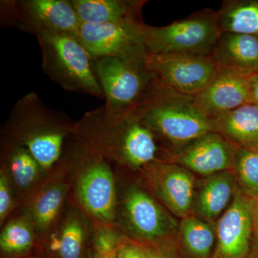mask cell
I'll list each match as a JSON object with an SVG mask.
<instances>
[{"mask_svg": "<svg viewBox=\"0 0 258 258\" xmlns=\"http://www.w3.org/2000/svg\"><path fill=\"white\" fill-rule=\"evenodd\" d=\"M149 242L152 244L143 246L148 258H184L178 248L176 237Z\"/></svg>", "mask_w": 258, "mask_h": 258, "instance_id": "obj_26", "label": "cell"}, {"mask_svg": "<svg viewBox=\"0 0 258 258\" xmlns=\"http://www.w3.org/2000/svg\"><path fill=\"white\" fill-rule=\"evenodd\" d=\"M33 242L30 227L21 220L12 222L2 232L0 246L7 253H20L28 250Z\"/></svg>", "mask_w": 258, "mask_h": 258, "instance_id": "obj_24", "label": "cell"}, {"mask_svg": "<svg viewBox=\"0 0 258 258\" xmlns=\"http://www.w3.org/2000/svg\"><path fill=\"white\" fill-rule=\"evenodd\" d=\"M79 180V195L88 211L103 221L114 218L115 189L111 169L102 161H93Z\"/></svg>", "mask_w": 258, "mask_h": 258, "instance_id": "obj_13", "label": "cell"}, {"mask_svg": "<svg viewBox=\"0 0 258 258\" xmlns=\"http://www.w3.org/2000/svg\"><path fill=\"white\" fill-rule=\"evenodd\" d=\"M256 198L257 199L254 200V220H258V195Z\"/></svg>", "mask_w": 258, "mask_h": 258, "instance_id": "obj_32", "label": "cell"}, {"mask_svg": "<svg viewBox=\"0 0 258 258\" xmlns=\"http://www.w3.org/2000/svg\"><path fill=\"white\" fill-rule=\"evenodd\" d=\"M234 174L246 195H258V149L237 147L234 157Z\"/></svg>", "mask_w": 258, "mask_h": 258, "instance_id": "obj_21", "label": "cell"}, {"mask_svg": "<svg viewBox=\"0 0 258 258\" xmlns=\"http://www.w3.org/2000/svg\"><path fill=\"white\" fill-rule=\"evenodd\" d=\"M146 64L161 86L176 94L191 97L208 87L219 69L210 56L181 54H148Z\"/></svg>", "mask_w": 258, "mask_h": 258, "instance_id": "obj_5", "label": "cell"}, {"mask_svg": "<svg viewBox=\"0 0 258 258\" xmlns=\"http://www.w3.org/2000/svg\"><path fill=\"white\" fill-rule=\"evenodd\" d=\"M233 171L227 170L208 176L195 195L194 210L202 220L214 222L227 208L237 190Z\"/></svg>", "mask_w": 258, "mask_h": 258, "instance_id": "obj_16", "label": "cell"}, {"mask_svg": "<svg viewBox=\"0 0 258 258\" xmlns=\"http://www.w3.org/2000/svg\"><path fill=\"white\" fill-rule=\"evenodd\" d=\"M123 136L118 157L131 167L146 166L157 161L159 148L154 134L132 115L123 121Z\"/></svg>", "mask_w": 258, "mask_h": 258, "instance_id": "obj_18", "label": "cell"}, {"mask_svg": "<svg viewBox=\"0 0 258 258\" xmlns=\"http://www.w3.org/2000/svg\"><path fill=\"white\" fill-rule=\"evenodd\" d=\"M7 159L13 179L20 187L31 184L41 168L28 149L21 146L10 144Z\"/></svg>", "mask_w": 258, "mask_h": 258, "instance_id": "obj_22", "label": "cell"}, {"mask_svg": "<svg viewBox=\"0 0 258 258\" xmlns=\"http://www.w3.org/2000/svg\"><path fill=\"white\" fill-rule=\"evenodd\" d=\"M144 24L81 23L77 37L95 60L144 59L148 55L141 36Z\"/></svg>", "mask_w": 258, "mask_h": 258, "instance_id": "obj_6", "label": "cell"}, {"mask_svg": "<svg viewBox=\"0 0 258 258\" xmlns=\"http://www.w3.org/2000/svg\"><path fill=\"white\" fill-rule=\"evenodd\" d=\"M194 101L204 114L210 120L214 119L251 103L249 78L219 69L215 79L203 91L194 97Z\"/></svg>", "mask_w": 258, "mask_h": 258, "instance_id": "obj_12", "label": "cell"}, {"mask_svg": "<svg viewBox=\"0 0 258 258\" xmlns=\"http://www.w3.org/2000/svg\"><path fill=\"white\" fill-rule=\"evenodd\" d=\"M125 208L132 230L143 240L156 242L176 237L179 224L175 219L142 190L129 191Z\"/></svg>", "mask_w": 258, "mask_h": 258, "instance_id": "obj_11", "label": "cell"}, {"mask_svg": "<svg viewBox=\"0 0 258 258\" xmlns=\"http://www.w3.org/2000/svg\"><path fill=\"white\" fill-rule=\"evenodd\" d=\"M46 76L69 92L104 98L95 60L77 37L45 33L37 37Z\"/></svg>", "mask_w": 258, "mask_h": 258, "instance_id": "obj_3", "label": "cell"}, {"mask_svg": "<svg viewBox=\"0 0 258 258\" xmlns=\"http://www.w3.org/2000/svg\"><path fill=\"white\" fill-rule=\"evenodd\" d=\"M146 57L139 60L103 57L95 60L104 95L103 107L107 124H119L134 115L160 85L147 67Z\"/></svg>", "mask_w": 258, "mask_h": 258, "instance_id": "obj_2", "label": "cell"}, {"mask_svg": "<svg viewBox=\"0 0 258 258\" xmlns=\"http://www.w3.org/2000/svg\"><path fill=\"white\" fill-rule=\"evenodd\" d=\"M81 23H141L143 0H71Z\"/></svg>", "mask_w": 258, "mask_h": 258, "instance_id": "obj_15", "label": "cell"}, {"mask_svg": "<svg viewBox=\"0 0 258 258\" xmlns=\"http://www.w3.org/2000/svg\"><path fill=\"white\" fill-rule=\"evenodd\" d=\"M253 240L251 245L249 257L258 258V220H254L253 230Z\"/></svg>", "mask_w": 258, "mask_h": 258, "instance_id": "obj_31", "label": "cell"}, {"mask_svg": "<svg viewBox=\"0 0 258 258\" xmlns=\"http://www.w3.org/2000/svg\"><path fill=\"white\" fill-rule=\"evenodd\" d=\"M237 147L222 134L210 132L171 154V159L191 172L210 176L232 169Z\"/></svg>", "mask_w": 258, "mask_h": 258, "instance_id": "obj_10", "label": "cell"}, {"mask_svg": "<svg viewBox=\"0 0 258 258\" xmlns=\"http://www.w3.org/2000/svg\"><path fill=\"white\" fill-rule=\"evenodd\" d=\"M16 28L30 35L69 34L77 37L81 21L71 0H18Z\"/></svg>", "mask_w": 258, "mask_h": 258, "instance_id": "obj_8", "label": "cell"}, {"mask_svg": "<svg viewBox=\"0 0 258 258\" xmlns=\"http://www.w3.org/2000/svg\"><path fill=\"white\" fill-rule=\"evenodd\" d=\"M83 230L79 220H71L64 227L59 242L61 258H80L82 251Z\"/></svg>", "mask_w": 258, "mask_h": 258, "instance_id": "obj_25", "label": "cell"}, {"mask_svg": "<svg viewBox=\"0 0 258 258\" xmlns=\"http://www.w3.org/2000/svg\"><path fill=\"white\" fill-rule=\"evenodd\" d=\"M254 223V200L240 187L230 206L217 221L216 244L212 258H247Z\"/></svg>", "mask_w": 258, "mask_h": 258, "instance_id": "obj_7", "label": "cell"}, {"mask_svg": "<svg viewBox=\"0 0 258 258\" xmlns=\"http://www.w3.org/2000/svg\"><path fill=\"white\" fill-rule=\"evenodd\" d=\"M220 33L217 12L205 10L166 26L144 24L141 36L150 55L210 56Z\"/></svg>", "mask_w": 258, "mask_h": 258, "instance_id": "obj_4", "label": "cell"}, {"mask_svg": "<svg viewBox=\"0 0 258 258\" xmlns=\"http://www.w3.org/2000/svg\"><path fill=\"white\" fill-rule=\"evenodd\" d=\"M18 21V0H2L0 2L1 27L16 28Z\"/></svg>", "mask_w": 258, "mask_h": 258, "instance_id": "obj_27", "label": "cell"}, {"mask_svg": "<svg viewBox=\"0 0 258 258\" xmlns=\"http://www.w3.org/2000/svg\"><path fill=\"white\" fill-rule=\"evenodd\" d=\"M66 189V186L62 184L51 186L34 203L32 215L40 230L47 229L57 217L63 202Z\"/></svg>", "mask_w": 258, "mask_h": 258, "instance_id": "obj_23", "label": "cell"}, {"mask_svg": "<svg viewBox=\"0 0 258 258\" xmlns=\"http://www.w3.org/2000/svg\"><path fill=\"white\" fill-rule=\"evenodd\" d=\"M118 258H148L143 246L134 243L122 244L117 251Z\"/></svg>", "mask_w": 258, "mask_h": 258, "instance_id": "obj_29", "label": "cell"}, {"mask_svg": "<svg viewBox=\"0 0 258 258\" xmlns=\"http://www.w3.org/2000/svg\"><path fill=\"white\" fill-rule=\"evenodd\" d=\"M97 258H118V257H117V252H115V253L108 254H98Z\"/></svg>", "mask_w": 258, "mask_h": 258, "instance_id": "obj_33", "label": "cell"}, {"mask_svg": "<svg viewBox=\"0 0 258 258\" xmlns=\"http://www.w3.org/2000/svg\"><path fill=\"white\" fill-rule=\"evenodd\" d=\"M144 168L154 192L173 215H193L196 182L191 171L172 161H154Z\"/></svg>", "mask_w": 258, "mask_h": 258, "instance_id": "obj_9", "label": "cell"}, {"mask_svg": "<svg viewBox=\"0 0 258 258\" xmlns=\"http://www.w3.org/2000/svg\"><path fill=\"white\" fill-rule=\"evenodd\" d=\"M217 18L221 32L258 37L257 2L225 1Z\"/></svg>", "mask_w": 258, "mask_h": 258, "instance_id": "obj_20", "label": "cell"}, {"mask_svg": "<svg viewBox=\"0 0 258 258\" xmlns=\"http://www.w3.org/2000/svg\"><path fill=\"white\" fill-rule=\"evenodd\" d=\"M134 115L170 147L171 155L213 132L212 120L199 109L194 97L176 94L161 84Z\"/></svg>", "mask_w": 258, "mask_h": 258, "instance_id": "obj_1", "label": "cell"}, {"mask_svg": "<svg viewBox=\"0 0 258 258\" xmlns=\"http://www.w3.org/2000/svg\"><path fill=\"white\" fill-rule=\"evenodd\" d=\"M176 241L184 258H212L216 242V227L214 222L191 215L181 219Z\"/></svg>", "mask_w": 258, "mask_h": 258, "instance_id": "obj_19", "label": "cell"}, {"mask_svg": "<svg viewBox=\"0 0 258 258\" xmlns=\"http://www.w3.org/2000/svg\"><path fill=\"white\" fill-rule=\"evenodd\" d=\"M212 120L214 132L237 147L258 149V106L246 103Z\"/></svg>", "mask_w": 258, "mask_h": 258, "instance_id": "obj_17", "label": "cell"}, {"mask_svg": "<svg viewBox=\"0 0 258 258\" xmlns=\"http://www.w3.org/2000/svg\"><path fill=\"white\" fill-rule=\"evenodd\" d=\"M247 258H252V257H249H249H247Z\"/></svg>", "mask_w": 258, "mask_h": 258, "instance_id": "obj_34", "label": "cell"}, {"mask_svg": "<svg viewBox=\"0 0 258 258\" xmlns=\"http://www.w3.org/2000/svg\"><path fill=\"white\" fill-rule=\"evenodd\" d=\"M210 57L219 69L251 77L258 73V37L221 32Z\"/></svg>", "mask_w": 258, "mask_h": 258, "instance_id": "obj_14", "label": "cell"}, {"mask_svg": "<svg viewBox=\"0 0 258 258\" xmlns=\"http://www.w3.org/2000/svg\"><path fill=\"white\" fill-rule=\"evenodd\" d=\"M251 103L258 106V73L249 78Z\"/></svg>", "mask_w": 258, "mask_h": 258, "instance_id": "obj_30", "label": "cell"}, {"mask_svg": "<svg viewBox=\"0 0 258 258\" xmlns=\"http://www.w3.org/2000/svg\"><path fill=\"white\" fill-rule=\"evenodd\" d=\"M12 207L11 194L5 171L0 174V218L4 220Z\"/></svg>", "mask_w": 258, "mask_h": 258, "instance_id": "obj_28", "label": "cell"}]
</instances>
